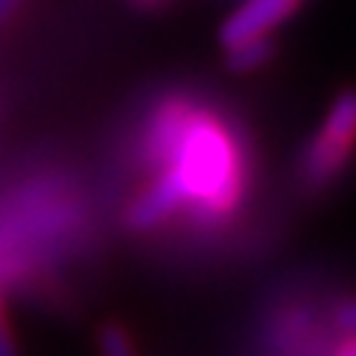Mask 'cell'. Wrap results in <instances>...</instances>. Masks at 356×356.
<instances>
[{"label":"cell","instance_id":"obj_10","mask_svg":"<svg viewBox=\"0 0 356 356\" xmlns=\"http://www.w3.org/2000/svg\"><path fill=\"white\" fill-rule=\"evenodd\" d=\"M339 356H356V341H348L344 348L339 350Z\"/></svg>","mask_w":356,"mask_h":356},{"label":"cell","instance_id":"obj_1","mask_svg":"<svg viewBox=\"0 0 356 356\" xmlns=\"http://www.w3.org/2000/svg\"><path fill=\"white\" fill-rule=\"evenodd\" d=\"M356 143V89L344 92L332 102L330 113L324 119V128L315 134L303 152V178L309 184H327L336 175L344 161L350 158Z\"/></svg>","mask_w":356,"mask_h":356},{"label":"cell","instance_id":"obj_4","mask_svg":"<svg viewBox=\"0 0 356 356\" xmlns=\"http://www.w3.org/2000/svg\"><path fill=\"white\" fill-rule=\"evenodd\" d=\"M187 196H191V191H187V181L178 175V170L163 172L158 181H154L152 191L131 205L128 222L134 229H154L161 220H166L170 211H175L181 205Z\"/></svg>","mask_w":356,"mask_h":356},{"label":"cell","instance_id":"obj_8","mask_svg":"<svg viewBox=\"0 0 356 356\" xmlns=\"http://www.w3.org/2000/svg\"><path fill=\"white\" fill-rule=\"evenodd\" d=\"M336 324H339L341 330H348V332H356V300L344 303V306L336 312Z\"/></svg>","mask_w":356,"mask_h":356},{"label":"cell","instance_id":"obj_9","mask_svg":"<svg viewBox=\"0 0 356 356\" xmlns=\"http://www.w3.org/2000/svg\"><path fill=\"white\" fill-rule=\"evenodd\" d=\"M18 6H21V0H0V24H3Z\"/></svg>","mask_w":356,"mask_h":356},{"label":"cell","instance_id":"obj_2","mask_svg":"<svg viewBox=\"0 0 356 356\" xmlns=\"http://www.w3.org/2000/svg\"><path fill=\"white\" fill-rule=\"evenodd\" d=\"M178 175L187 181V191L214 196L222 184L229 181V154L222 140L211 128L196 125L184 137V143H178Z\"/></svg>","mask_w":356,"mask_h":356},{"label":"cell","instance_id":"obj_3","mask_svg":"<svg viewBox=\"0 0 356 356\" xmlns=\"http://www.w3.org/2000/svg\"><path fill=\"white\" fill-rule=\"evenodd\" d=\"M294 6L297 0H247L220 27V42L232 48V44H238L243 39L267 36V30H273L280 21H285L294 13Z\"/></svg>","mask_w":356,"mask_h":356},{"label":"cell","instance_id":"obj_6","mask_svg":"<svg viewBox=\"0 0 356 356\" xmlns=\"http://www.w3.org/2000/svg\"><path fill=\"white\" fill-rule=\"evenodd\" d=\"M98 348H102V356H134V348L125 336V330L116 324H107L98 336Z\"/></svg>","mask_w":356,"mask_h":356},{"label":"cell","instance_id":"obj_7","mask_svg":"<svg viewBox=\"0 0 356 356\" xmlns=\"http://www.w3.org/2000/svg\"><path fill=\"white\" fill-rule=\"evenodd\" d=\"M0 356H18V344L13 339V332H9L3 312H0Z\"/></svg>","mask_w":356,"mask_h":356},{"label":"cell","instance_id":"obj_5","mask_svg":"<svg viewBox=\"0 0 356 356\" xmlns=\"http://www.w3.org/2000/svg\"><path fill=\"white\" fill-rule=\"evenodd\" d=\"M273 57V42L267 36H255V39H243L238 44L226 48V65L229 72H238V74H247L255 72Z\"/></svg>","mask_w":356,"mask_h":356}]
</instances>
